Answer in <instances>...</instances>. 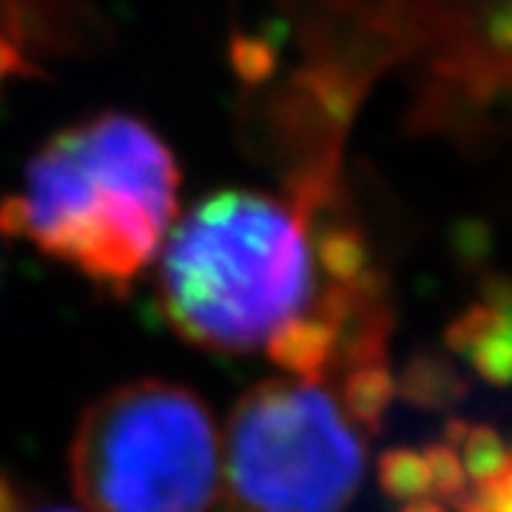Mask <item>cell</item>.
Here are the masks:
<instances>
[{
    "label": "cell",
    "mask_w": 512,
    "mask_h": 512,
    "mask_svg": "<svg viewBox=\"0 0 512 512\" xmlns=\"http://www.w3.org/2000/svg\"><path fill=\"white\" fill-rule=\"evenodd\" d=\"M177 188V160L154 128L128 114H100L37 151L0 205V231L97 288L126 293L163 248Z\"/></svg>",
    "instance_id": "2"
},
{
    "label": "cell",
    "mask_w": 512,
    "mask_h": 512,
    "mask_svg": "<svg viewBox=\"0 0 512 512\" xmlns=\"http://www.w3.org/2000/svg\"><path fill=\"white\" fill-rule=\"evenodd\" d=\"M0 512H89L55 501L49 495H40L32 487L20 484L12 473L0 470Z\"/></svg>",
    "instance_id": "7"
},
{
    "label": "cell",
    "mask_w": 512,
    "mask_h": 512,
    "mask_svg": "<svg viewBox=\"0 0 512 512\" xmlns=\"http://www.w3.org/2000/svg\"><path fill=\"white\" fill-rule=\"evenodd\" d=\"M450 345L467 365L495 384L507 382L510 370V311L507 296L484 299L450 328Z\"/></svg>",
    "instance_id": "6"
},
{
    "label": "cell",
    "mask_w": 512,
    "mask_h": 512,
    "mask_svg": "<svg viewBox=\"0 0 512 512\" xmlns=\"http://www.w3.org/2000/svg\"><path fill=\"white\" fill-rule=\"evenodd\" d=\"M396 387L393 370L350 379L285 373L251 387L228 421L234 498L248 512L348 510Z\"/></svg>",
    "instance_id": "3"
},
{
    "label": "cell",
    "mask_w": 512,
    "mask_h": 512,
    "mask_svg": "<svg viewBox=\"0 0 512 512\" xmlns=\"http://www.w3.org/2000/svg\"><path fill=\"white\" fill-rule=\"evenodd\" d=\"M69 467L92 512H211L220 498L214 419L197 393L163 379L120 384L89 404Z\"/></svg>",
    "instance_id": "4"
},
{
    "label": "cell",
    "mask_w": 512,
    "mask_h": 512,
    "mask_svg": "<svg viewBox=\"0 0 512 512\" xmlns=\"http://www.w3.org/2000/svg\"><path fill=\"white\" fill-rule=\"evenodd\" d=\"M396 512H510V450L490 424L450 421L444 436L379 461Z\"/></svg>",
    "instance_id": "5"
},
{
    "label": "cell",
    "mask_w": 512,
    "mask_h": 512,
    "mask_svg": "<svg viewBox=\"0 0 512 512\" xmlns=\"http://www.w3.org/2000/svg\"><path fill=\"white\" fill-rule=\"evenodd\" d=\"M333 171L288 197L220 191L168 231L157 302L177 336L308 379L390 370L387 282Z\"/></svg>",
    "instance_id": "1"
}]
</instances>
